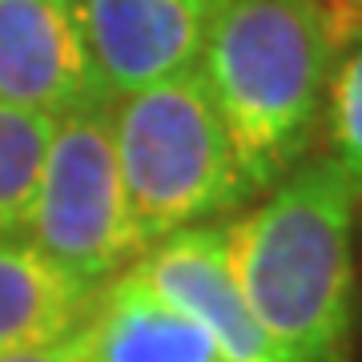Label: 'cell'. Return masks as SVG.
<instances>
[{"mask_svg":"<svg viewBox=\"0 0 362 362\" xmlns=\"http://www.w3.org/2000/svg\"><path fill=\"white\" fill-rule=\"evenodd\" d=\"M354 194L358 181L326 157L226 226V258L250 310L298 362L346 354Z\"/></svg>","mask_w":362,"mask_h":362,"instance_id":"cell-1","label":"cell"},{"mask_svg":"<svg viewBox=\"0 0 362 362\" xmlns=\"http://www.w3.org/2000/svg\"><path fill=\"white\" fill-rule=\"evenodd\" d=\"M322 0H214L202 77L218 105L250 194L310 145L330 73Z\"/></svg>","mask_w":362,"mask_h":362,"instance_id":"cell-2","label":"cell"},{"mask_svg":"<svg viewBox=\"0 0 362 362\" xmlns=\"http://www.w3.org/2000/svg\"><path fill=\"white\" fill-rule=\"evenodd\" d=\"M113 137L129 214L145 246L250 194L202 69L121 97L113 105Z\"/></svg>","mask_w":362,"mask_h":362,"instance_id":"cell-3","label":"cell"},{"mask_svg":"<svg viewBox=\"0 0 362 362\" xmlns=\"http://www.w3.org/2000/svg\"><path fill=\"white\" fill-rule=\"evenodd\" d=\"M28 230L45 258L93 290L149 250L121 181L113 105L57 117Z\"/></svg>","mask_w":362,"mask_h":362,"instance_id":"cell-4","label":"cell"},{"mask_svg":"<svg viewBox=\"0 0 362 362\" xmlns=\"http://www.w3.org/2000/svg\"><path fill=\"white\" fill-rule=\"evenodd\" d=\"M105 93L121 101L202 65L214 0H69Z\"/></svg>","mask_w":362,"mask_h":362,"instance_id":"cell-5","label":"cell"},{"mask_svg":"<svg viewBox=\"0 0 362 362\" xmlns=\"http://www.w3.org/2000/svg\"><path fill=\"white\" fill-rule=\"evenodd\" d=\"M133 270L185 310L226 354V362H298L250 310L226 258V226H189L161 238Z\"/></svg>","mask_w":362,"mask_h":362,"instance_id":"cell-6","label":"cell"},{"mask_svg":"<svg viewBox=\"0 0 362 362\" xmlns=\"http://www.w3.org/2000/svg\"><path fill=\"white\" fill-rule=\"evenodd\" d=\"M0 105L49 117L113 105L69 0H0Z\"/></svg>","mask_w":362,"mask_h":362,"instance_id":"cell-7","label":"cell"},{"mask_svg":"<svg viewBox=\"0 0 362 362\" xmlns=\"http://www.w3.org/2000/svg\"><path fill=\"white\" fill-rule=\"evenodd\" d=\"M69 342L77 362H226L214 338L133 266L97 290Z\"/></svg>","mask_w":362,"mask_h":362,"instance_id":"cell-8","label":"cell"},{"mask_svg":"<svg viewBox=\"0 0 362 362\" xmlns=\"http://www.w3.org/2000/svg\"><path fill=\"white\" fill-rule=\"evenodd\" d=\"M97 290L65 274L37 246L0 238V354L65 338Z\"/></svg>","mask_w":362,"mask_h":362,"instance_id":"cell-9","label":"cell"},{"mask_svg":"<svg viewBox=\"0 0 362 362\" xmlns=\"http://www.w3.org/2000/svg\"><path fill=\"white\" fill-rule=\"evenodd\" d=\"M57 117L0 105V238L28 226Z\"/></svg>","mask_w":362,"mask_h":362,"instance_id":"cell-10","label":"cell"},{"mask_svg":"<svg viewBox=\"0 0 362 362\" xmlns=\"http://www.w3.org/2000/svg\"><path fill=\"white\" fill-rule=\"evenodd\" d=\"M330 141L334 161L362 185V40L330 81Z\"/></svg>","mask_w":362,"mask_h":362,"instance_id":"cell-11","label":"cell"},{"mask_svg":"<svg viewBox=\"0 0 362 362\" xmlns=\"http://www.w3.org/2000/svg\"><path fill=\"white\" fill-rule=\"evenodd\" d=\"M330 49H350L362 40V0H322Z\"/></svg>","mask_w":362,"mask_h":362,"instance_id":"cell-12","label":"cell"},{"mask_svg":"<svg viewBox=\"0 0 362 362\" xmlns=\"http://www.w3.org/2000/svg\"><path fill=\"white\" fill-rule=\"evenodd\" d=\"M0 362H77V350L73 342L57 338V342H45V346H25V350H4Z\"/></svg>","mask_w":362,"mask_h":362,"instance_id":"cell-13","label":"cell"}]
</instances>
